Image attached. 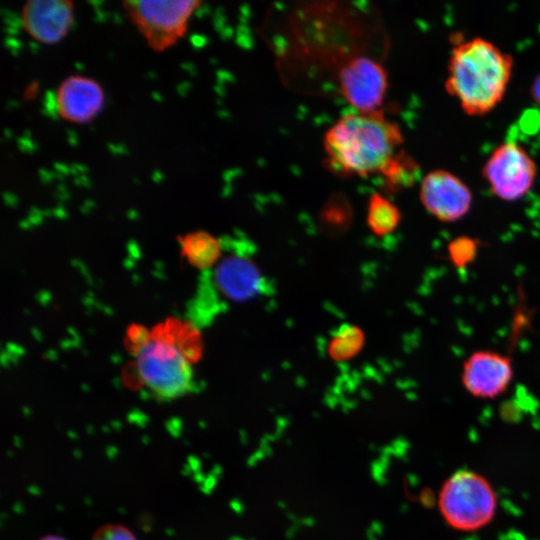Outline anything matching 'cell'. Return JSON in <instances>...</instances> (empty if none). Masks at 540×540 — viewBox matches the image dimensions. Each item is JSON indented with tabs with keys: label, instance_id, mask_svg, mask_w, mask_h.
Wrapping results in <instances>:
<instances>
[{
	"label": "cell",
	"instance_id": "obj_1",
	"mask_svg": "<svg viewBox=\"0 0 540 540\" xmlns=\"http://www.w3.org/2000/svg\"><path fill=\"white\" fill-rule=\"evenodd\" d=\"M403 140L399 125L379 110L344 115L327 130L323 146L331 171L368 176L384 172Z\"/></svg>",
	"mask_w": 540,
	"mask_h": 540
},
{
	"label": "cell",
	"instance_id": "obj_2",
	"mask_svg": "<svg viewBox=\"0 0 540 540\" xmlns=\"http://www.w3.org/2000/svg\"><path fill=\"white\" fill-rule=\"evenodd\" d=\"M513 69V58L482 37L460 42L451 51L445 89L462 110L479 116L503 99Z\"/></svg>",
	"mask_w": 540,
	"mask_h": 540
},
{
	"label": "cell",
	"instance_id": "obj_3",
	"mask_svg": "<svg viewBox=\"0 0 540 540\" xmlns=\"http://www.w3.org/2000/svg\"><path fill=\"white\" fill-rule=\"evenodd\" d=\"M438 506L442 518L459 531L487 526L497 509V496L490 482L471 470L457 471L443 483Z\"/></svg>",
	"mask_w": 540,
	"mask_h": 540
},
{
	"label": "cell",
	"instance_id": "obj_4",
	"mask_svg": "<svg viewBox=\"0 0 540 540\" xmlns=\"http://www.w3.org/2000/svg\"><path fill=\"white\" fill-rule=\"evenodd\" d=\"M136 369L142 383L161 399H175L189 392L193 385L192 367L174 343L151 338L140 345Z\"/></svg>",
	"mask_w": 540,
	"mask_h": 540
},
{
	"label": "cell",
	"instance_id": "obj_5",
	"mask_svg": "<svg viewBox=\"0 0 540 540\" xmlns=\"http://www.w3.org/2000/svg\"><path fill=\"white\" fill-rule=\"evenodd\" d=\"M123 5L149 46L153 50L162 51L185 33L189 16L201 2L127 0Z\"/></svg>",
	"mask_w": 540,
	"mask_h": 540
},
{
	"label": "cell",
	"instance_id": "obj_6",
	"mask_svg": "<svg viewBox=\"0 0 540 540\" xmlns=\"http://www.w3.org/2000/svg\"><path fill=\"white\" fill-rule=\"evenodd\" d=\"M482 175L496 197L504 201H515L532 188L537 166L523 146L515 141H506L489 155L483 165Z\"/></svg>",
	"mask_w": 540,
	"mask_h": 540
},
{
	"label": "cell",
	"instance_id": "obj_7",
	"mask_svg": "<svg viewBox=\"0 0 540 540\" xmlns=\"http://www.w3.org/2000/svg\"><path fill=\"white\" fill-rule=\"evenodd\" d=\"M339 89L356 112L379 111L388 89V74L376 60L358 56L339 70Z\"/></svg>",
	"mask_w": 540,
	"mask_h": 540
},
{
	"label": "cell",
	"instance_id": "obj_8",
	"mask_svg": "<svg viewBox=\"0 0 540 540\" xmlns=\"http://www.w3.org/2000/svg\"><path fill=\"white\" fill-rule=\"evenodd\" d=\"M419 196L424 208L442 222H455L464 217L473 199L466 183L444 169L432 170L422 178Z\"/></svg>",
	"mask_w": 540,
	"mask_h": 540
},
{
	"label": "cell",
	"instance_id": "obj_9",
	"mask_svg": "<svg viewBox=\"0 0 540 540\" xmlns=\"http://www.w3.org/2000/svg\"><path fill=\"white\" fill-rule=\"evenodd\" d=\"M513 374L510 357L495 351L480 350L465 360L461 380L472 396L493 399L508 389Z\"/></svg>",
	"mask_w": 540,
	"mask_h": 540
},
{
	"label": "cell",
	"instance_id": "obj_10",
	"mask_svg": "<svg viewBox=\"0 0 540 540\" xmlns=\"http://www.w3.org/2000/svg\"><path fill=\"white\" fill-rule=\"evenodd\" d=\"M68 0H29L22 9V26L44 43L58 42L74 22Z\"/></svg>",
	"mask_w": 540,
	"mask_h": 540
},
{
	"label": "cell",
	"instance_id": "obj_11",
	"mask_svg": "<svg viewBox=\"0 0 540 540\" xmlns=\"http://www.w3.org/2000/svg\"><path fill=\"white\" fill-rule=\"evenodd\" d=\"M214 280L224 296L234 301H247L267 289V281L257 266L242 255L224 258L216 267Z\"/></svg>",
	"mask_w": 540,
	"mask_h": 540
},
{
	"label": "cell",
	"instance_id": "obj_12",
	"mask_svg": "<svg viewBox=\"0 0 540 540\" xmlns=\"http://www.w3.org/2000/svg\"><path fill=\"white\" fill-rule=\"evenodd\" d=\"M59 115L69 121L84 123L93 118L103 104L99 84L91 78L70 76L56 91Z\"/></svg>",
	"mask_w": 540,
	"mask_h": 540
},
{
	"label": "cell",
	"instance_id": "obj_13",
	"mask_svg": "<svg viewBox=\"0 0 540 540\" xmlns=\"http://www.w3.org/2000/svg\"><path fill=\"white\" fill-rule=\"evenodd\" d=\"M397 206L380 193H373L368 200L367 223L372 232L383 236L393 232L400 223Z\"/></svg>",
	"mask_w": 540,
	"mask_h": 540
},
{
	"label": "cell",
	"instance_id": "obj_14",
	"mask_svg": "<svg viewBox=\"0 0 540 540\" xmlns=\"http://www.w3.org/2000/svg\"><path fill=\"white\" fill-rule=\"evenodd\" d=\"M391 190L398 191L413 185L420 175L417 162L404 151H399L382 173Z\"/></svg>",
	"mask_w": 540,
	"mask_h": 540
},
{
	"label": "cell",
	"instance_id": "obj_15",
	"mask_svg": "<svg viewBox=\"0 0 540 540\" xmlns=\"http://www.w3.org/2000/svg\"><path fill=\"white\" fill-rule=\"evenodd\" d=\"M364 336L358 327L341 326L332 336L328 352L335 360H347L362 347Z\"/></svg>",
	"mask_w": 540,
	"mask_h": 540
},
{
	"label": "cell",
	"instance_id": "obj_16",
	"mask_svg": "<svg viewBox=\"0 0 540 540\" xmlns=\"http://www.w3.org/2000/svg\"><path fill=\"white\" fill-rule=\"evenodd\" d=\"M193 259L200 265H208L215 261L219 253L217 241L206 233L191 235L187 240Z\"/></svg>",
	"mask_w": 540,
	"mask_h": 540
},
{
	"label": "cell",
	"instance_id": "obj_17",
	"mask_svg": "<svg viewBox=\"0 0 540 540\" xmlns=\"http://www.w3.org/2000/svg\"><path fill=\"white\" fill-rule=\"evenodd\" d=\"M478 245L469 237H459L449 244V255L452 262L459 267L471 263L475 258Z\"/></svg>",
	"mask_w": 540,
	"mask_h": 540
},
{
	"label": "cell",
	"instance_id": "obj_18",
	"mask_svg": "<svg viewBox=\"0 0 540 540\" xmlns=\"http://www.w3.org/2000/svg\"><path fill=\"white\" fill-rule=\"evenodd\" d=\"M91 540H137L132 531L122 524H106L98 528Z\"/></svg>",
	"mask_w": 540,
	"mask_h": 540
},
{
	"label": "cell",
	"instance_id": "obj_19",
	"mask_svg": "<svg viewBox=\"0 0 540 540\" xmlns=\"http://www.w3.org/2000/svg\"><path fill=\"white\" fill-rule=\"evenodd\" d=\"M40 112L53 120H57L58 105L56 94L52 90H46L43 96V108Z\"/></svg>",
	"mask_w": 540,
	"mask_h": 540
},
{
	"label": "cell",
	"instance_id": "obj_20",
	"mask_svg": "<svg viewBox=\"0 0 540 540\" xmlns=\"http://www.w3.org/2000/svg\"><path fill=\"white\" fill-rule=\"evenodd\" d=\"M1 15L6 27L17 29L22 26V19L16 13L1 8Z\"/></svg>",
	"mask_w": 540,
	"mask_h": 540
},
{
	"label": "cell",
	"instance_id": "obj_21",
	"mask_svg": "<svg viewBox=\"0 0 540 540\" xmlns=\"http://www.w3.org/2000/svg\"><path fill=\"white\" fill-rule=\"evenodd\" d=\"M17 145L23 153H33L37 148V145L30 138L24 136L17 138Z\"/></svg>",
	"mask_w": 540,
	"mask_h": 540
},
{
	"label": "cell",
	"instance_id": "obj_22",
	"mask_svg": "<svg viewBox=\"0 0 540 540\" xmlns=\"http://www.w3.org/2000/svg\"><path fill=\"white\" fill-rule=\"evenodd\" d=\"M530 94L534 102L540 107V72L536 75L531 84Z\"/></svg>",
	"mask_w": 540,
	"mask_h": 540
},
{
	"label": "cell",
	"instance_id": "obj_23",
	"mask_svg": "<svg viewBox=\"0 0 540 540\" xmlns=\"http://www.w3.org/2000/svg\"><path fill=\"white\" fill-rule=\"evenodd\" d=\"M4 44L14 56L17 55L18 50L21 48L20 41L10 36L4 39Z\"/></svg>",
	"mask_w": 540,
	"mask_h": 540
},
{
	"label": "cell",
	"instance_id": "obj_24",
	"mask_svg": "<svg viewBox=\"0 0 540 540\" xmlns=\"http://www.w3.org/2000/svg\"><path fill=\"white\" fill-rule=\"evenodd\" d=\"M38 174H39L40 181H41L43 184H47V183H49L53 178H55L54 172L49 171V170L44 169V168H39V169H38Z\"/></svg>",
	"mask_w": 540,
	"mask_h": 540
},
{
	"label": "cell",
	"instance_id": "obj_25",
	"mask_svg": "<svg viewBox=\"0 0 540 540\" xmlns=\"http://www.w3.org/2000/svg\"><path fill=\"white\" fill-rule=\"evenodd\" d=\"M37 82L36 81H32L28 87L26 88L25 92H24V98L25 99H31V98H34L35 96V93L37 91Z\"/></svg>",
	"mask_w": 540,
	"mask_h": 540
},
{
	"label": "cell",
	"instance_id": "obj_26",
	"mask_svg": "<svg viewBox=\"0 0 540 540\" xmlns=\"http://www.w3.org/2000/svg\"><path fill=\"white\" fill-rule=\"evenodd\" d=\"M107 148H108L109 151H110L112 154H114V155H116V154H125V153H127V152H126V149H125V147H124L123 144H117V145H115V144H112V143H108V144H107Z\"/></svg>",
	"mask_w": 540,
	"mask_h": 540
},
{
	"label": "cell",
	"instance_id": "obj_27",
	"mask_svg": "<svg viewBox=\"0 0 540 540\" xmlns=\"http://www.w3.org/2000/svg\"><path fill=\"white\" fill-rule=\"evenodd\" d=\"M94 10H95V12H96L94 21H96V22H103V21H105L108 17L111 16L110 13L101 11V10L99 9V6H95V7H94Z\"/></svg>",
	"mask_w": 540,
	"mask_h": 540
},
{
	"label": "cell",
	"instance_id": "obj_28",
	"mask_svg": "<svg viewBox=\"0 0 540 540\" xmlns=\"http://www.w3.org/2000/svg\"><path fill=\"white\" fill-rule=\"evenodd\" d=\"M53 168L56 170V172H59V173H61L63 175H66V174L70 173L69 166L64 165L62 163H59V162H54L53 163Z\"/></svg>",
	"mask_w": 540,
	"mask_h": 540
},
{
	"label": "cell",
	"instance_id": "obj_29",
	"mask_svg": "<svg viewBox=\"0 0 540 540\" xmlns=\"http://www.w3.org/2000/svg\"><path fill=\"white\" fill-rule=\"evenodd\" d=\"M190 42L194 47H201L203 43L205 42V39L202 36H199L197 34H193L190 36Z\"/></svg>",
	"mask_w": 540,
	"mask_h": 540
},
{
	"label": "cell",
	"instance_id": "obj_30",
	"mask_svg": "<svg viewBox=\"0 0 540 540\" xmlns=\"http://www.w3.org/2000/svg\"><path fill=\"white\" fill-rule=\"evenodd\" d=\"M190 85L188 82H181L177 85L176 90L181 96H185L186 91L189 89Z\"/></svg>",
	"mask_w": 540,
	"mask_h": 540
},
{
	"label": "cell",
	"instance_id": "obj_31",
	"mask_svg": "<svg viewBox=\"0 0 540 540\" xmlns=\"http://www.w3.org/2000/svg\"><path fill=\"white\" fill-rule=\"evenodd\" d=\"M68 142L71 146L76 145V134L73 130L67 129Z\"/></svg>",
	"mask_w": 540,
	"mask_h": 540
},
{
	"label": "cell",
	"instance_id": "obj_32",
	"mask_svg": "<svg viewBox=\"0 0 540 540\" xmlns=\"http://www.w3.org/2000/svg\"><path fill=\"white\" fill-rule=\"evenodd\" d=\"M152 180L156 183H160L163 179V174L159 170H154L151 176Z\"/></svg>",
	"mask_w": 540,
	"mask_h": 540
},
{
	"label": "cell",
	"instance_id": "obj_33",
	"mask_svg": "<svg viewBox=\"0 0 540 540\" xmlns=\"http://www.w3.org/2000/svg\"><path fill=\"white\" fill-rule=\"evenodd\" d=\"M80 179H81V182H82L83 186L90 187L91 182H90L89 178L86 175L81 174Z\"/></svg>",
	"mask_w": 540,
	"mask_h": 540
},
{
	"label": "cell",
	"instance_id": "obj_34",
	"mask_svg": "<svg viewBox=\"0 0 540 540\" xmlns=\"http://www.w3.org/2000/svg\"><path fill=\"white\" fill-rule=\"evenodd\" d=\"M40 540H65V539L63 537H61V536L49 535V536H45V537L41 538Z\"/></svg>",
	"mask_w": 540,
	"mask_h": 540
},
{
	"label": "cell",
	"instance_id": "obj_35",
	"mask_svg": "<svg viewBox=\"0 0 540 540\" xmlns=\"http://www.w3.org/2000/svg\"><path fill=\"white\" fill-rule=\"evenodd\" d=\"M4 31H5V33H7L10 37H12V36L15 35V34H18V31H17V29H15V28L6 27V28L4 29Z\"/></svg>",
	"mask_w": 540,
	"mask_h": 540
},
{
	"label": "cell",
	"instance_id": "obj_36",
	"mask_svg": "<svg viewBox=\"0 0 540 540\" xmlns=\"http://www.w3.org/2000/svg\"><path fill=\"white\" fill-rule=\"evenodd\" d=\"M181 67L189 71L191 74L194 72L193 65L191 63H181Z\"/></svg>",
	"mask_w": 540,
	"mask_h": 540
},
{
	"label": "cell",
	"instance_id": "obj_37",
	"mask_svg": "<svg viewBox=\"0 0 540 540\" xmlns=\"http://www.w3.org/2000/svg\"><path fill=\"white\" fill-rule=\"evenodd\" d=\"M111 17L113 19V21L116 23V24H120L121 23V17L120 15L117 13V12H113L111 14Z\"/></svg>",
	"mask_w": 540,
	"mask_h": 540
},
{
	"label": "cell",
	"instance_id": "obj_38",
	"mask_svg": "<svg viewBox=\"0 0 540 540\" xmlns=\"http://www.w3.org/2000/svg\"><path fill=\"white\" fill-rule=\"evenodd\" d=\"M28 46L33 53L37 52L38 45L34 41H29Z\"/></svg>",
	"mask_w": 540,
	"mask_h": 540
},
{
	"label": "cell",
	"instance_id": "obj_39",
	"mask_svg": "<svg viewBox=\"0 0 540 540\" xmlns=\"http://www.w3.org/2000/svg\"><path fill=\"white\" fill-rule=\"evenodd\" d=\"M151 96H152L155 100H157V101H162L161 95L158 94L157 92H152V93H151Z\"/></svg>",
	"mask_w": 540,
	"mask_h": 540
},
{
	"label": "cell",
	"instance_id": "obj_40",
	"mask_svg": "<svg viewBox=\"0 0 540 540\" xmlns=\"http://www.w3.org/2000/svg\"><path fill=\"white\" fill-rule=\"evenodd\" d=\"M15 106H17V102H16V101H8V102H7V108L15 107Z\"/></svg>",
	"mask_w": 540,
	"mask_h": 540
},
{
	"label": "cell",
	"instance_id": "obj_41",
	"mask_svg": "<svg viewBox=\"0 0 540 540\" xmlns=\"http://www.w3.org/2000/svg\"><path fill=\"white\" fill-rule=\"evenodd\" d=\"M4 135H5L6 137H8V138H9V137L11 136V132H10V130H9V129H7V128H5V129H4Z\"/></svg>",
	"mask_w": 540,
	"mask_h": 540
},
{
	"label": "cell",
	"instance_id": "obj_42",
	"mask_svg": "<svg viewBox=\"0 0 540 540\" xmlns=\"http://www.w3.org/2000/svg\"><path fill=\"white\" fill-rule=\"evenodd\" d=\"M74 65H75V67H76V68H77L78 70H82V69H83V66H82V64H81V63H79V62H75V64H74Z\"/></svg>",
	"mask_w": 540,
	"mask_h": 540
},
{
	"label": "cell",
	"instance_id": "obj_43",
	"mask_svg": "<svg viewBox=\"0 0 540 540\" xmlns=\"http://www.w3.org/2000/svg\"><path fill=\"white\" fill-rule=\"evenodd\" d=\"M148 75H149L150 77H152V78L155 77V73H154L153 71H149V72H148Z\"/></svg>",
	"mask_w": 540,
	"mask_h": 540
}]
</instances>
